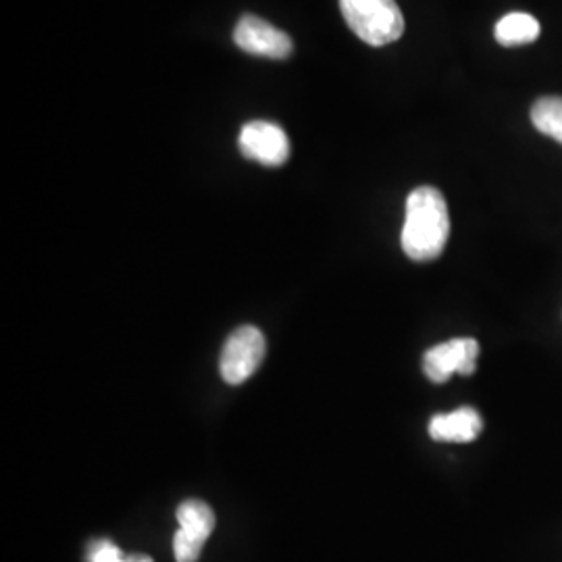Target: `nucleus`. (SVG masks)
Wrapping results in <instances>:
<instances>
[{
	"mask_svg": "<svg viewBox=\"0 0 562 562\" xmlns=\"http://www.w3.org/2000/svg\"><path fill=\"white\" fill-rule=\"evenodd\" d=\"M450 236V215L442 192L434 186H419L406 199L402 227V250L411 261L438 259Z\"/></svg>",
	"mask_w": 562,
	"mask_h": 562,
	"instance_id": "1",
	"label": "nucleus"
},
{
	"mask_svg": "<svg viewBox=\"0 0 562 562\" xmlns=\"http://www.w3.org/2000/svg\"><path fill=\"white\" fill-rule=\"evenodd\" d=\"M348 27L369 46H385L398 41L404 18L396 0H340Z\"/></svg>",
	"mask_w": 562,
	"mask_h": 562,
	"instance_id": "2",
	"label": "nucleus"
},
{
	"mask_svg": "<svg viewBox=\"0 0 562 562\" xmlns=\"http://www.w3.org/2000/svg\"><path fill=\"white\" fill-rule=\"evenodd\" d=\"M265 350H267L265 336L257 327L244 325L240 329H236L223 346L222 361H220L223 380L232 385H240L246 380H250L255 371L261 367Z\"/></svg>",
	"mask_w": 562,
	"mask_h": 562,
	"instance_id": "3",
	"label": "nucleus"
},
{
	"mask_svg": "<svg viewBox=\"0 0 562 562\" xmlns=\"http://www.w3.org/2000/svg\"><path fill=\"white\" fill-rule=\"evenodd\" d=\"M480 359V341L475 338H454L429 348L423 357V371L434 383H446L454 373L473 375Z\"/></svg>",
	"mask_w": 562,
	"mask_h": 562,
	"instance_id": "4",
	"label": "nucleus"
},
{
	"mask_svg": "<svg viewBox=\"0 0 562 562\" xmlns=\"http://www.w3.org/2000/svg\"><path fill=\"white\" fill-rule=\"evenodd\" d=\"M234 42L240 50L255 57L281 60L294 53L292 38L257 15H241L234 27Z\"/></svg>",
	"mask_w": 562,
	"mask_h": 562,
	"instance_id": "5",
	"label": "nucleus"
},
{
	"mask_svg": "<svg viewBox=\"0 0 562 562\" xmlns=\"http://www.w3.org/2000/svg\"><path fill=\"white\" fill-rule=\"evenodd\" d=\"M240 153L265 167H280L290 159V140L280 125L269 121H250L241 127Z\"/></svg>",
	"mask_w": 562,
	"mask_h": 562,
	"instance_id": "6",
	"label": "nucleus"
},
{
	"mask_svg": "<svg viewBox=\"0 0 562 562\" xmlns=\"http://www.w3.org/2000/svg\"><path fill=\"white\" fill-rule=\"evenodd\" d=\"M482 429V415L471 406H462L446 415H436L429 423V436L436 442H473L480 438Z\"/></svg>",
	"mask_w": 562,
	"mask_h": 562,
	"instance_id": "7",
	"label": "nucleus"
},
{
	"mask_svg": "<svg viewBox=\"0 0 562 562\" xmlns=\"http://www.w3.org/2000/svg\"><path fill=\"white\" fill-rule=\"evenodd\" d=\"M540 21L529 13H506L496 23V41L503 46H522L540 38Z\"/></svg>",
	"mask_w": 562,
	"mask_h": 562,
	"instance_id": "8",
	"label": "nucleus"
},
{
	"mask_svg": "<svg viewBox=\"0 0 562 562\" xmlns=\"http://www.w3.org/2000/svg\"><path fill=\"white\" fill-rule=\"evenodd\" d=\"M178 521L180 529L190 531L206 542L215 529V513L209 504L201 501H186L178 508Z\"/></svg>",
	"mask_w": 562,
	"mask_h": 562,
	"instance_id": "9",
	"label": "nucleus"
},
{
	"mask_svg": "<svg viewBox=\"0 0 562 562\" xmlns=\"http://www.w3.org/2000/svg\"><path fill=\"white\" fill-rule=\"evenodd\" d=\"M536 130L562 144V97H542L531 106Z\"/></svg>",
	"mask_w": 562,
	"mask_h": 562,
	"instance_id": "10",
	"label": "nucleus"
},
{
	"mask_svg": "<svg viewBox=\"0 0 562 562\" xmlns=\"http://www.w3.org/2000/svg\"><path fill=\"white\" fill-rule=\"evenodd\" d=\"M204 540L190 533V531H183L178 529V533L173 536V554H176V561L178 562H196L201 559L202 546Z\"/></svg>",
	"mask_w": 562,
	"mask_h": 562,
	"instance_id": "11",
	"label": "nucleus"
},
{
	"mask_svg": "<svg viewBox=\"0 0 562 562\" xmlns=\"http://www.w3.org/2000/svg\"><path fill=\"white\" fill-rule=\"evenodd\" d=\"M88 562H130L127 557L121 552L120 548L109 540H99L92 542L88 550Z\"/></svg>",
	"mask_w": 562,
	"mask_h": 562,
	"instance_id": "12",
	"label": "nucleus"
}]
</instances>
